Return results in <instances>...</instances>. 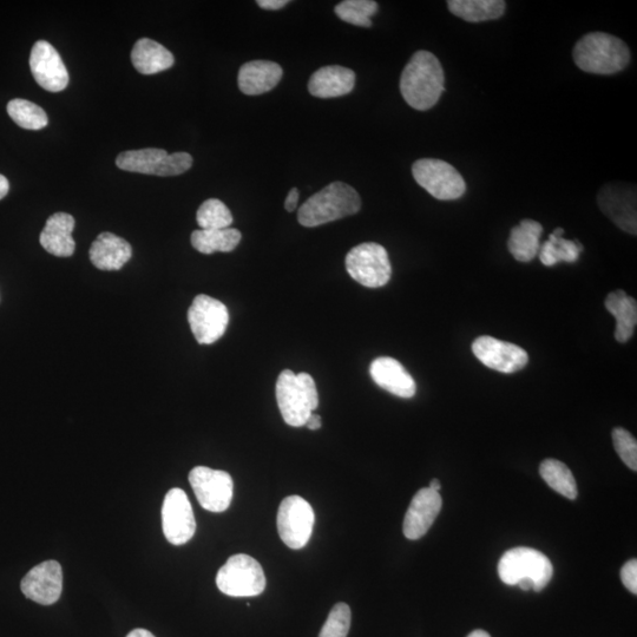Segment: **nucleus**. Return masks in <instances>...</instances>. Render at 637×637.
Instances as JSON below:
<instances>
[{
	"label": "nucleus",
	"instance_id": "18",
	"mask_svg": "<svg viewBox=\"0 0 637 637\" xmlns=\"http://www.w3.org/2000/svg\"><path fill=\"white\" fill-rule=\"evenodd\" d=\"M442 505L443 501L439 492L429 488L420 489L413 497L405 515L403 525L405 537L416 541L428 533L441 512Z\"/></svg>",
	"mask_w": 637,
	"mask_h": 637
},
{
	"label": "nucleus",
	"instance_id": "24",
	"mask_svg": "<svg viewBox=\"0 0 637 637\" xmlns=\"http://www.w3.org/2000/svg\"><path fill=\"white\" fill-rule=\"evenodd\" d=\"M131 62L142 75H155L173 67L175 59L168 49L153 41L142 38L131 51Z\"/></svg>",
	"mask_w": 637,
	"mask_h": 637
},
{
	"label": "nucleus",
	"instance_id": "38",
	"mask_svg": "<svg viewBox=\"0 0 637 637\" xmlns=\"http://www.w3.org/2000/svg\"><path fill=\"white\" fill-rule=\"evenodd\" d=\"M288 3V0H259L256 2L260 6L261 9L265 10H280L284 8Z\"/></svg>",
	"mask_w": 637,
	"mask_h": 637
},
{
	"label": "nucleus",
	"instance_id": "7",
	"mask_svg": "<svg viewBox=\"0 0 637 637\" xmlns=\"http://www.w3.org/2000/svg\"><path fill=\"white\" fill-rule=\"evenodd\" d=\"M116 164L130 173L177 176L192 168L193 157L188 153L168 154L163 149L147 148L124 151L117 156Z\"/></svg>",
	"mask_w": 637,
	"mask_h": 637
},
{
	"label": "nucleus",
	"instance_id": "37",
	"mask_svg": "<svg viewBox=\"0 0 637 637\" xmlns=\"http://www.w3.org/2000/svg\"><path fill=\"white\" fill-rule=\"evenodd\" d=\"M299 196H300V193L298 188H293L290 190V193H288L286 197V201H285V208L287 212L292 213L294 212L295 209H297Z\"/></svg>",
	"mask_w": 637,
	"mask_h": 637
},
{
	"label": "nucleus",
	"instance_id": "19",
	"mask_svg": "<svg viewBox=\"0 0 637 637\" xmlns=\"http://www.w3.org/2000/svg\"><path fill=\"white\" fill-rule=\"evenodd\" d=\"M370 373L373 382L393 396L406 399L415 397V379L398 360L390 357L378 358L371 364Z\"/></svg>",
	"mask_w": 637,
	"mask_h": 637
},
{
	"label": "nucleus",
	"instance_id": "17",
	"mask_svg": "<svg viewBox=\"0 0 637 637\" xmlns=\"http://www.w3.org/2000/svg\"><path fill=\"white\" fill-rule=\"evenodd\" d=\"M21 588L23 594L43 606L56 603L63 591V571L57 561L38 564L25 575Z\"/></svg>",
	"mask_w": 637,
	"mask_h": 637
},
{
	"label": "nucleus",
	"instance_id": "10",
	"mask_svg": "<svg viewBox=\"0 0 637 637\" xmlns=\"http://www.w3.org/2000/svg\"><path fill=\"white\" fill-rule=\"evenodd\" d=\"M189 483L201 507L210 512L229 508L234 495V482L226 471L196 466L189 474Z\"/></svg>",
	"mask_w": 637,
	"mask_h": 637
},
{
	"label": "nucleus",
	"instance_id": "20",
	"mask_svg": "<svg viewBox=\"0 0 637 637\" xmlns=\"http://www.w3.org/2000/svg\"><path fill=\"white\" fill-rule=\"evenodd\" d=\"M90 260L101 271H120L133 256V248L128 241L113 233H102L91 246Z\"/></svg>",
	"mask_w": 637,
	"mask_h": 637
},
{
	"label": "nucleus",
	"instance_id": "42",
	"mask_svg": "<svg viewBox=\"0 0 637 637\" xmlns=\"http://www.w3.org/2000/svg\"><path fill=\"white\" fill-rule=\"evenodd\" d=\"M429 489L439 492V490L442 489V484L438 481V479H433V481H431L430 483Z\"/></svg>",
	"mask_w": 637,
	"mask_h": 637
},
{
	"label": "nucleus",
	"instance_id": "35",
	"mask_svg": "<svg viewBox=\"0 0 637 637\" xmlns=\"http://www.w3.org/2000/svg\"><path fill=\"white\" fill-rule=\"evenodd\" d=\"M613 442L617 455L629 469L637 470V443L632 433L617 428L613 431Z\"/></svg>",
	"mask_w": 637,
	"mask_h": 637
},
{
	"label": "nucleus",
	"instance_id": "28",
	"mask_svg": "<svg viewBox=\"0 0 637 637\" xmlns=\"http://www.w3.org/2000/svg\"><path fill=\"white\" fill-rule=\"evenodd\" d=\"M241 239L238 229H200L193 232L192 245L202 254L229 253L239 246Z\"/></svg>",
	"mask_w": 637,
	"mask_h": 637
},
{
	"label": "nucleus",
	"instance_id": "36",
	"mask_svg": "<svg viewBox=\"0 0 637 637\" xmlns=\"http://www.w3.org/2000/svg\"><path fill=\"white\" fill-rule=\"evenodd\" d=\"M621 581L625 587L633 593L637 594V561L630 560L621 569Z\"/></svg>",
	"mask_w": 637,
	"mask_h": 637
},
{
	"label": "nucleus",
	"instance_id": "31",
	"mask_svg": "<svg viewBox=\"0 0 637 637\" xmlns=\"http://www.w3.org/2000/svg\"><path fill=\"white\" fill-rule=\"evenodd\" d=\"M8 114L17 126L26 130H41L49 123L47 113L39 105L22 98L9 102Z\"/></svg>",
	"mask_w": 637,
	"mask_h": 637
},
{
	"label": "nucleus",
	"instance_id": "25",
	"mask_svg": "<svg viewBox=\"0 0 637 637\" xmlns=\"http://www.w3.org/2000/svg\"><path fill=\"white\" fill-rule=\"evenodd\" d=\"M604 305L616 319V340L621 344L627 343L633 337L637 324L636 300L625 291L619 290L608 294Z\"/></svg>",
	"mask_w": 637,
	"mask_h": 637
},
{
	"label": "nucleus",
	"instance_id": "43",
	"mask_svg": "<svg viewBox=\"0 0 637 637\" xmlns=\"http://www.w3.org/2000/svg\"><path fill=\"white\" fill-rule=\"evenodd\" d=\"M468 637H491L487 632H484V630H475V632H472L471 634H469Z\"/></svg>",
	"mask_w": 637,
	"mask_h": 637
},
{
	"label": "nucleus",
	"instance_id": "30",
	"mask_svg": "<svg viewBox=\"0 0 637 637\" xmlns=\"http://www.w3.org/2000/svg\"><path fill=\"white\" fill-rule=\"evenodd\" d=\"M540 474L544 482L558 494L569 499H576L577 484L566 464L556 459H545L540 466Z\"/></svg>",
	"mask_w": 637,
	"mask_h": 637
},
{
	"label": "nucleus",
	"instance_id": "22",
	"mask_svg": "<svg viewBox=\"0 0 637 637\" xmlns=\"http://www.w3.org/2000/svg\"><path fill=\"white\" fill-rule=\"evenodd\" d=\"M354 85V71L340 65H330L314 72L308 82V90L314 97L336 98L350 94Z\"/></svg>",
	"mask_w": 637,
	"mask_h": 637
},
{
	"label": "nucleus",
	"instance_id": "27",
	"mask_svg": "<svg viewBox=\"0 0 637 637\" xmlns=\"http://www.w3.org/2000/svg\"><path fill=\"white\" fill-rule=\"evenodd\" d=\"M448 6L452 15L470 23L494 21L507 8L503 0H450Z\"/></svg>",
	"mask_w": 637,
	"mask_h": 637
},
{
	"label": "nucleus",
	"instance_id": "13",
	"mask_svg": "<svg viewBox=\"0 0 637 637\" xmlns=\"http://www.w3.org/2000/svg\"><path fill=\"white\" fill-rule=\"evenodd\" d=\"M162 527L164 536L173 545L186 544L194 537V512L186 492L182 489L174 488L164 497Z\"/></svg>",
	"mask_w": 637,
	"mask_h": 637
},
{
	"label": "nucleus",
	"instance_id": "4",
	"mask_svg": "<svg viewBox=\"0 0 637 637\" xmlns=\"http://www.w3.org/2000/svg\"><path fill=\"white\" fill-rule=\"evenodd\" d=\"M277 400L286 424L293 428H301L318 409L317 385L308 373L295 374L291 370L282 371L277 382Z\"/></svg>",
	"mask_w": 637,
	"mask_h": 637
},
{
	"label": "nucleus",
	"instance_id": "2",
	"mask_svg": "<svg viewBox=\"0 0 637 637\" xmlns=\"http://www.w3.org/2000/svg\"><path fill=\"white\" fill-rule=\"evenodd\" d=\"M574 61L581 70L595 75H614L630 63V50L622 39L604 32H590L576 43Z\"/></svg>",
	"mask_w": 637,
	"mask_h": 637
},
{
	"label": "nucleus",
	"instance_id": "3",
	"mask_svg": "<svg viewBox=\"0 0 637 637\" xmlns=\"http://www.w3.org/2000/svg\"><path fill=\"white\" fill-rule=\"evenodd\" d=\"M360 208L356 189L344 182H333L300 207L298 220L301 226L313 228L357 214Z\"/></svg>",
	"mask_w": 637,
	"mask_h": 637
},
{
	"label": "nucleus",
	"instance_id": "16",
	"mask_svg": "<svg viewBox=\"0 0 637 637\" xmlns=\"http://www.w3.org/2000/svg\"><path fill=\"white\" fill-rule=\"evenodd\" d=\"M32 76L44 90L59 93L68 87L69 72L57 50L45 41H38L31 50Z\"/></svg>",
	"mask_w": 637,
	"mask_h": 637
},
{
	"label": "nucleus",
	"instance_id": "5",
	"mask_svg": "<svg viewBox=\"0 0 637 637\" xmlns=\"http://www.w3.org/2000/svg\"><path fill=\"white\" fill-rule=\"evenodd\" d=\"M498 575L508 586H517L523 580L534 583V591H542L554 575L548 556L536 549L518 547L505 553L498 563Z\"/></svg>",
	"mask_w": 637,
	"mask_h": 637
},
{
	"label": "nucleus",
	"instance_id": "32",
	"mask_svg": "<svg viewBox=\"0 0 637 637\" xmlns=\"http://www.w3.org/2000/svg\"><path fill=\"white\" fill-rule=\"evenodd\" d=\"M377 11L378 3L373 0H345L336 6V13L341 21L361 28H371V17Z\"/></svg>",
	"mask_w": 637,
	"mask_h": 637
},
{
	"label": "nucleus",
	"instance_id": "41",
	"mask_svg": "<svg viewBox=\"0 0 637 637\" xmlns=\"http://www.w3.org/2000/svg\"><path fill=\"white\" fill-rule=\"evenodd\" d=\"M127 637H155L146 629H134Z\"/></svg>",
	"mask_w": 637,
	"mask_h": 637
},
{
	"label": "nucleus",
	"instance_id": "11",
	"mask_svg": "<svg viewBox=\"0 0 637 637\" xmlns=\"http://www.w3.org/2000/svg\"><path fill=\"white\" fill-rule=\"evenodd\" d=\"M315 516L311 504L300 496L286 497L278 512V531L288 548L299 550L311 540Z\"/></svg>",
	"mask_w": 637,
	"mask_h": 637
},
{
	"label": "nucleus",
	"instance_id": "26",
	"mask_svg": "<svg viewBox=\"0 0 637 637\" xmlns=\"http://www.w3.org/2000/svg\"><path fill=\"white\" fill-rule=\"evenodd\" d=\"M543 227L540 222L523 220L512 228L508 248L512 256L520 262L533 261L540 252V239Z\"/></svg>",
	"mask_w": 637,
	"mask_h": 637
},
{
	"label": "nucleus",
	"instance_id": "14",
	"mask_svg": "<svg viewBox=\"0 0 637 637\" xmlns=\"http://www.w3.org/2000/svg\"><path fill=\"white\" fill-rule=\"evenodd\" d=\"M597 203L604 215H607L617 227L629 234L636 235V188L626 183H609L601 188Z\"/></svg>",
	"mask_w": 637,
	"mask_h": 637
},
{
	"label": "nucleus",
	"instance_id": "33",
	"mask_svg": "<svg viewBox=\"0 0 637 637\" xmlns=\"http://www.w3.org/2000/svg\"><path fill=\"white\" fill-rule=\"evenodd\" d=\"M196 220L201 229H226L231 228L233 215L225 203L210 199L197 210Z\"/></svg>",
	"mask_w": 637,
	"mask_h": 637
},
{
	"label": "nucleus",
	"instance_id": "15",
	"mask_svg": "<svg viewBox=\"0 0 637 637\" xmlns=\"http://www.w3.org/2000/svg\"><path fill=\"white\" fill-rule=\"evenodd\" d=\"M472 352L489 369L507 374L521 371L529 361L528 353L522 347L489 336L477 338L472 344Z\"/></svg>",
	"mask_w": 637,
	"mask_h": 637
},
{
	"label": "nucleus",
	"instance_id": "21",
	"mask_svg": "<svg viewBox=\"0 0 637 637\" xmlns=\"http://www.w3.org/2000/svg\"><path fill=\"white\" fill-rule=\"evenodd\" d=\"M284 71L279 64L269 61H252L242 65L238 83L241 93L258 96L268 93L280 83Z\"/></svg>",
	"mask_w": 637,
	"mask_h": 637
},
{
	"label": "nucleus",
	"instance_id": "34",
	"mask_svg": "<svg viewBox=\"0 0 637 637\" xmlns=\"http://www.w3.org/2000/svg\"><path fill=\"white\" fill-rule=\"evenodd\" d=\"M352 614L346 603H337L331 610L319 637H347L351 628Z\"/></svg>",
	"mask_w": 637,
	"mask_h": 637
},
{
	"label": "nucleus",
	"instance_id": "12",
	"mask_svg": "<svg viewBox=\"0 0 637 637\" xmlns=\"http://www.w3.org/2000/svg\"><path fill=\"white\" fill-rule=\"evenodd\" d=\"M188 323L197 343H216L227 331L229 313L225 304L208 295H197L188 311Z\"/></svg>",
	"mask_w": 637,
	"mask_h": 637
},
{
	"label": "nucleus",
	"instance_id": "8",
	"mask_svg": "<svg viewBox=\"0 0 637 637\" xmlns=\"http://www.w3.org/2000/svg\"><path fill=\"white\" fill-rule=\"evenodd\" d=\"M346 269L353 280L367 288L384 287L392 275L389 254L376 242L352 248L346 256Z\"/></svg>",
	"mask_w": 637,
	"mask_h": 637
},
{
	"label": "nucleus",
	"instance_id": "39",
	"mask_svg": "<svg viewBox=\"0 0 637 637\" xmlns=\"http://www.w3.org/2000/svg\"><path fill=\"white\" fill-rule=\"evenodd\" d=\"M321 425H323V423H321V417L319 415H315V413H312L311 417L308 418L305 426H307L308 429L315 431L319 430L321 428Z\"/></svg>",
	"mask_w": 637,
	"mask_h": 637
},
{
	"label": "nucleus",
	"instance_id": "40",
	"mask_svg": "<svg viewBox=\"0 0 637 637\" xmlns=\"http://www.w3.org/2000/svg\"><path fill=\"white\" fill-rule=\"evenodd\" d=\"M10 189L9 181L5 176L0 175V200H3L8 195Z\"/></svg>",
	"mask_w": 637,
	"mask_h": 637
},
{
	"label": "nucleus",
	"instance_id": "29",
	"mask_svg": "<svg viewBox=\"0 0 637 637\" xmlns=\"http://www.w3.org/2000/svg\"><path fill=\"white\" fill-rule=\"evenodd\" d=\"M564 231L562 228H557L550 234L549 240L544 242L542 248H540V260L544 266H555L558 262H568L573 264L579 260L580 253L583 251V246L579 241H570L563 239Z\"/></svg>",
	"mask_w": 637,
	"mask_h": 637
},
{
	"label": "nucleus",
	"instance_id": "23",
	"mask_svg": "<svg viewBox=\"0 0 637 637\" xmlns=\"http://www.w3.org/2000/svg\"><path fill=\"white\" fill-rule=\"evenodd\" d=\"M74 228L75 219L70 214L56 213L48 219L39 241L48 253L58 258H69L75 253L76 248L72 239Z\"/></svg>",
	"mask_w": 637,
	"mask_h": 637
},
{
	"label": "nucleus",
	"instance_id": "6",
	"mask_svg": "<svg viewBox=\"0 0 637 637\" xmlns=\"http://www.w3.org/2000/svg\"><path fill=\"white\" fill-rule=\"evenodd\" d=\"M221 593L232 597H253L264 593L266 576L253 557L238 554L228 558L216 576Z\"/></svg>",
	"mask_w": 637,
	"mask_h": 637
},
{
	"label": "nucleus",
	"instance_id": "9",
	"mask_svg": "<svg viewBox=\"0 0 637 637\" xmlns=\"http://www.w3.org/2000/svg\"><path fill=\"white\" fill-rule=\"evenodd\" d=\"M412 174L418 185L437 200H457L465 194L463 176L448 162L437 159L418 160L413 163Z\"/></svg>",
	"mask_w": 637,
	"mask_h": 637
},
{
	"label": "nucleus",
	"instance_id": "1",
	"mask_svg": "<svg viewBox=\"0 0 637 637\" xmlns=\"http://www.w3.org/2000/svg\"><path fill=\"white\" fill-rule=\"evenodd\" d=\"M445 75L441 62L432 52L420 50L412 56L400 77V93L411 108L426 111L444 93Z\"/></svg>",
	"mask_w": 637,
	"mask_h": 637
}]
</instances>
